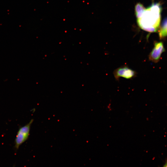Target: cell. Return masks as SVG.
Here are the masks:
<instances>
[{"instance_id":"cell-1","label":"cell","mask_w":167,"mask_h":167,"mask_svg":"<svg viewBox=\"0 0 167 167\" xmlns=\"http://www.w3.org/2000/svg\"><path fill=\"white\" fill-rule=\"evenodd\" d=\"M161 11V5L158 3H153L145 8L140 16L137 18L139 27L148 32H156L160 24Z\"/></svg>"},{"instance_id":"cell-2","label":"cell","mask_w":167,"mask_h":167,"mask_svg":"<svg viewBox=\"0 0 167 167\" xmlns=\"http://www.w3.org/2000/svg\"><path fill=\"white\" fill-rule=\"evenodd\" d=\"M33 121V119L31 120L28 123L19 128L15 140L14 148L16 150H18L28 138L31 126Z\"/></svg>"},{"instance_id":"cell-3","label":"cell","mask_w":167,"mask_h":167,"mask_svg":"<svg viewBox=\"0 0 167 167\" xmlns=\"http://www.w3.org/2000/svg\"><path fill=\"white\" fill-rule=\"evenodd\" d=\"M114 76L116 80L118 81L120 77L130 79L136 76L135 71L129 68L126 65L121 66L116 69L113 71Z\"/></svg>"},{"instance_id":"cell-4","label":"cell","mask_w":167,"mask_h":167,"mask_svg":"<svg viewBox=\"0 0 167 167\" xmlns=\"http://www.w3.org/2000/svg\"><path fill=\"white\" fill-rule=\"evenodd\" d=\"M165 50L163 43L161 42H156L153 49L149 55V60L154 62H157L162 53Z\"/></svg>"},{"instance_id":"cell-5","label":"cell","mask_w":167,"mask_h":167,"mask_svg":"<svg viewBox=\"0 0 167 167\" xmlns=\"http://www.w3.org/2000/svg\"><path fill=\"white\" fill-rule=\"evenodd\" d=\"M160 38L167 36V18L164 19L159 32Z\"/></svg>"},{"instance_id":"cell-6","label":"cell","mask_w":167,"mask_h":167,"mask_svg":"<svg viewBox=\"0 0 167 167\" xmlns=\"http://www.w3.org/2000/svg\"><path fill=\"white\" fill-rule=\"evenodd\" d=\"M145 8L141 4L138 3L135 6V12L136 18H139L143 11Z\"/></svg>"},{"instance_id":"cell-7","label":"cell","mask_w":167,"mask_h":167,"mask_svg":"<svg viewBox=\"0 0 167 167\" xmlns=\"http://www.w3.org/2000/svg\"><path fill=\"white\" fill-rule=\"evenodd\" d=\"M163 166L167 167V160H166L165 163V164Z\"/></svg>"}]
</instances>
